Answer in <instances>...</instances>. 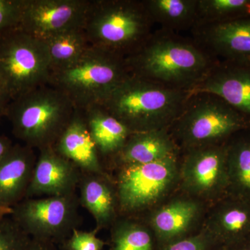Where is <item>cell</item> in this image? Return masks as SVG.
<instances>
[{"label":"cell","instance_id":"18","mask_svg":"<svg viewBox=\"0 0 250 250\" xmlns=\"http://www.w3.org/2000/svg\"><path fill=\"white\" fill-rule=\"evenodd\" d=\"M54 148L82 172L104 174L100 163V154L82 111L77 110Z\"/></svg>","mask_w":250,"mask_h":250},{"label":"cell","instance_id":"3","mask_svg":"<svg viewBox=\"0 0 250 250\" xmlns=\"http://www.w3.org/2000/svg\"><path fill=\"white\" fill-rule=\"evenodd\" d=\"M129 75L125 57L90 46L75 62L51 71L47 84L84 111L100 106Z\"/></svg>","mask_w":250,"mask_h":250},{"label":"cell","instance_id":"26","mask_svg":"<svg viewBox=\"0 0 250 250\" xmlns=\"http://www.w3.org/2000/svg\"><path fill=\"white\" fill-rule=\"evenodd\" d=\"M250 16V0H197L199 27Z\"/></svg>","mask_w":250,"mask_h":250},{"label":"cell","instance_id":"11","mask_svg":"<svg viewBox=\"0 0 250 250\" xmlns=\"http://www.w3.org/2000/svg\"><path fill=\"white\" fill-rule=\"evenodd\" d=\"M91 0H24L19 29L45 41L83 28Z\"/></svg>","mask_w":250,"mask_h":250},{"label":"cell","instance_id":"29","mask_svg":"<svg viewBox=\"0 0 250 250\" xmlns=\"http://www.w3.org/2000/svg\"><path fill=\"white\" fill-rule=\"evenodd\" d=\"M97 229L90 231H80L77 228L62 243L65 250H103L106 243L97 236Z\"/></svg>","mask_w":250,"mask_h":250},{"label":"cell","instance_id":"19","mask_svg":"<svg viewBox=\"0 0 250 250\" xmlns=\"http://www.w3.org/2000/svg\"><path fill=\"white\" fill-rule=\"evenodd\" d=\"M175 141L167 129L132 133L116 154L121 166L149 164L177 156Z\"/></svg>","mask_w":250,"mask_h":250},{"label":"cell","instance_id":"20","mask_svg":"<svg viewBox=\"0 0 250 250\" xmlns=\"http://www.w3.org/2000/svg\"><path fill=\"white\" fill-rule=\"evenodd\" d=\"M79 187L80 204L93 215L97 229L113 225L116 221L118 198L107 176L82 172Z\"/></svg>","mask_w":250,"mask_h":250},{"label":"cell","instance_id":"30","mask_svg":"<svg viewBox=\"0 0 250 250\" xmlns=\"http://www.w3.org/2000/svg\"><path fill=\"white\" fill-rule=\"evenodd\" d=\"M24 0H0V36L19 27Z\"/></svg>","mask_w":250,"mask_h":250},{"label":"cell","instance_id":"22","mask_svg":"<svg viewBox=\"0 0 250 250\" xmlns=\"http://www.w3.org/2000/svg\"><path fill=\"white\" fill-rule=\"evenodd\" d=\"M145 8L153 22L166 29H184L197 24V0H146Z\"/></svg>","mask_w":250,"mask_h":250},{"label":"cell","instance_id":"24","mask_svg":"<svg viewBox=\"0 0 250 250\" xmlns=\"http://www.w3.org/2000/svg\"><path fill=\"white\" fill-rule=\"evenodd\" d=\"M43 41L48 52L50 72L75 62L91 46L83 28L65 31Z\"/></svg>","mask_w":250,"mask_h":250},{"label":"cell","instance_id":"25","mask_svg":"<svg viewBox=\"0 0 250 250\" xmlns=\"http://www.w3.org/2000/svg\"><path fill=\"white\" fill-rule=\"evenodd\" d=\"M155 241L151 229L125 219L113 224L109 250H155Z\"/></svg>","mask_w":250,"mask_h":250},{"label":"cell","instance_id":"12","mask_svg":"<svg viewBox=\"0 0 250 250\" xmlns=\"http://www.w3.org/2000/svg\"><path fill=\"white\" fill-rule=\"evenodd\" d=\"M82 175L80 169L54 147L41 149L25 199L75 193Z\"/></svg>","mask_w":250,"mask_h":250},{"label":"cell","instance_id":"21","mask_svg":"<svg viewBox=\"0 0 250 250\" xmlns=\"http://www.w3.org/2000/svg\"><path fill=\"white\" fill-rule=\"evenodd\" d=\"M82 112L99 154L116 156L132 134L131 131L101 106Z\"/></svg>","mask_w":250,"mask_h":250},{"label":"cell","instance_id":"36","mask_svg":"<svg viewBox=\"0 0 250 250\" xmlns=\"http://www.w3.org/2000/svg\"></svg>","mask_w":250,"mask_h":250},{"label":"cell","instance_id":"5","mask_svg":"<svg viewBox=\"0 0 250 250\" xmlns=\"http://www.w3.org/2000/svg\"><path fill=\"white\" fill-rule=\"evenodd\" d=\"M152 23L143 1L91 0L83 29L90 45L125 58L152 35Z\"/></svg>","mask_w":250,"mask_h":250},{"label":"cell","instance_id":"7","mask_svg":"<svg viewBox=\"0 0 250 250\" xmlns=\"http://www.w3.org/2000/svg\"><path fill=\"white\" fill-rule=\"evenodd\" d=\"M247 118L218 97L195 94L172 125L176 137L190 150L220 144L244 128Z\"/></svg>","mask_w":250,"mask_h":250},{"label":"cell","instance_id":"27","mask_svg":"<svg viewBox=\"0 0 250 250\" xmlns=\"http://www.w3.org/2000/svg\"><path fill=\"white\" fill-rule=\"evenodd\" d=\"M31 240L11 215L0 218V250H26Z\"/></svg>","mask_w":250,"mask_h":250},{"label":"cell","instance_id":"16","mask_svg":"<svg viewBox=\"0 0 250 250\" xmlns=\"http://www.w3.org/2000/svg\"><path fill=\"white\" fill-rule=\"evenodd\" d=\"M201 39L228 62L250 65V16L200 26Z\"/></svg>","mask_w":250,"mask_h":250},{"label":"cell","instance_id":"2","mask_svg":"<svg viewBox=\"0 0 250 250\" xmlns=\"http://www.w3.org/2000/svg\"><path fill=\"white\" fill-rule=\"evenodd\" d=\"M187 90L130 75L100 106L131 133L167 129L190 98Z\"/></svg>","mask_w":250,"mask_h":250},{"label":"cell","instance_id":"9","mask_svg":"<svg viewBox=\"0 0 250 250\" xmlns=\"http://www.w3.org/2000/svg\"><path fill=\"white\" fill-rule=\"evenodd\" d=\"M80 204L75 193L27 198L10 215L32 239L62 243L77 228Z\"/></svg>","mask_w":250,"mask_h":250},{"label":"cell","instance_id":"31","mask_svg":"<svg viewBox=\"0 0 250 250\" xmlns=\"http://www.w3.org/2000/svg\"><path fill=\"white\" fill-rule=\"evenodd\" d=\"M26 250H58L56 244L52 242L32 239Z\"/></svg>","mask_w":250,"mask_h":250},{"label":"cell","instance_id":"6","mask_svg":"<svg viewBox=\"0 0 250 250\" xmlns=\"http://www.w3.org/2000/svg\"><path fill=\"white\" fill-rule=\"evenodd\" d=\"M49 73L43 41L19 28L0 36V86L11 100L47 84Z\"/></svg>","mask_w":250,"mask_h":250},{"label":"cell","instance_id":"28","mask_svg":"<svg viewBox=\"0 0 250 250\" xmlns=\"http://www.w3.org/2000/svg\"><path fill=\"white\" fill-rule=\"evenodd\" d=\"M218 247L212 237L205 230L192 233L190 236L181 238L159 250H217Z\"/></svg>","mask_w":250,"mask_h":250},{"label":"cell","instance_id":"4","mask_svg":"<svg viewBox=\"0 0 250 250\" xmlns=\"http://www.w3.org/2000/svg\"><path fill=\"white\" fill-rule=\"evenodd\" d=\"M76 111L66 95L45 84L11 100L5 116L14 136L40 151L54 147Z\"/></svg>","mask_w":250,"mask_h":250},{"label":"cell","instance_id":"10","mask_svg":"<svg viewBox=\"0 0 250 250\" xmlns=\"http://www.w3.org/2000/svg\"><path fill=\"white\" fill-rule=\"evenodd\" d=\"M228 149L219 144L188 150L179 166V182L189 196L215 200L228 193Z\"/></svg>","mask_w":250,"mask_h":250},{"label":"cell","instance_id":"35","mask_svg":"<svg viewBox=\"0 0 250 250\" xmlns=\"http://www.w3.org/2000/svg\"><path fill=\"white\" fill-rule=\"evenodd\" d=\"M11 210L0 209V218L5 216V215H8L11 214Z\"/></svg>","mask_w":250,"mask_h":250},{"label":"cell","instance_id":"17","mask_svg":"<svg viewBox=\"0 0 250 250\" xmlns=\"http://www.w3.org/2000/svg\"><path fill=\"white\" fill-rule=\"evenodd\" d=\"M202 229L212 237L218 249L250 238V202L229 197L219 202Z\"/></svg>","mask_w":250,"mask_h":250},{"label":"cell","instance_id":"13","mask_svg":"<svg viewBox=\"0 0 250 250\" xmlns=\"http://www.w3.org/2000/svg\"><path fill=\"white\" fill-rule=\"evenodd\" d=\"M188 93L214 95L250 118V65L228 62L215 64Z\"/></svg>","mask_w":250,"mask_h":250},{"label":"cell","instance_id":"1","mask_svg":"<svg viewBox=\"0 0 250 250\" xmlns=\"http://www.w3.org/2000/svg\"><path fill=\"white\" fill-rule=\"evenodd\" d=\"M125 62L131 75L188 92L215 64L198 46L167 34L151 35Z\"/></svg>","mask_w":250,"mask_h":250},{"label":"cell","instance_id":"33","mask_svg":"<svg viewBox=\"0 0 250 250\" xmlns=\"http://www.w3.org/2000/svg\"><path fill=\"white\" fill-rule=\"evenodd\" d=\"M11 101V100L9 95L0 86V117L4 116V115L5 116L6 108Z\"/></svg>","mask_w":250,"mask_h":250},{"label":"cell","instance_id":"34","mask_svg":"<svg viewBox=\"0 0 250 250\" xmlns=\"http://www.w3.org/2000/svg\"><path fill=\"white\" fill-rule=\"evenodd\" d=\"M218 250H250V238L231 246L219 248Z\"/></svg>","mask_w":250,"mask_h":250},{"label":"cell","instance_id":"8","mask_svg":"<svg viewBox=\"0 0 250 250\" xmlns=\"http://www.w3.org/2000/svg\"><path fill=\"white\" fill-rule=\"evenodd\" d=\"M177 156L149 164L121 166L116 184L118 208L134 213L150 208L179 182Z\"/></svg>","mask_w":250,"mask_h":250},{"label":"cell","instance_id":"32","mask_svg":"<svg viewBox=\"0 0 250 250\" xmlns=\"http://www.w3.org/2000/svg\"><path fill=\"white\" fill-rule=\"evenodd\" d=\"M13 146L14 144L9 138L0 136V161L8 154Z\"/></svg>","mask_w":250,"mask_h":250},{"label":"cell","instance_id":"14","mask_svg":"<svg viewBox=\"0 0 250 250\" xmlns=\"http://www.w3.org/2000/svg\"><path fill=\"white\" fill-rule=\"evenodd\" d=\"M25 145H14L0 161V209L12 210L26 198L37 156Z\"/></svg>","mask_w":250,"mask_h":250},{"label":"cell","instance_id":"15","mask_svg":"<svg viewBox=\"0 0 250 250\" xmlns=\"http://www.w3.org/2000/svg\"><path fill=\"white\" fill-rule=\"evenodd\" d=\"M202 210L201 201L191 197L176 199L154 210L149 223L159 250L192 234Z\"/></svg>","mask_w":250,"mask_h":250},{"label":"cell","instance_id":"23","mask_svg":"<svg viewBox=\"0 0 250 250\" xmlns=\"http://www.w3.org/2000/svg\"><path fill=\"white\" fill-rule=\"evenodd\" d=\"M228 169L230 197L250 202V138L228 146Z\"/></svg>","mask_w":250,"mask_h":250}]
</instances>
